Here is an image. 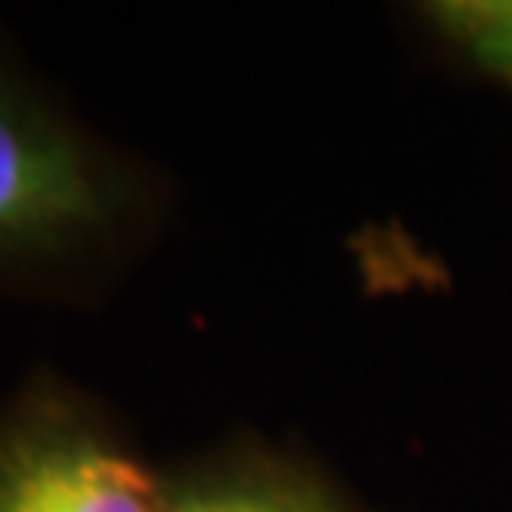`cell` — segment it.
<instances>
[{"instance_id": "cell-2", "label": "cell", "mask_w": 512, "mask_h": 512, "mask_svg": "<svg viewBox=\"0 0 512 512\" xmlns=\"http://www.w3.org/2000/svg\"><path fill=\"white\" fill-rule=\"evenodd\" d=\"M0 512H164V486L80 395L38 384L0 414Z\"/></svg>"}, {"instance_id": "cell-4", "label": "cell", "mask_w": 512, "mask_h": 512, "mask_svg": "<svg viewBox=\"0 0 512 512\" xmlns=\"http://www.w3.org/2000/svg\"><path fill=\"white\" fill-rule=\"evenodd\" d=\"M429 19L475 65L512 84V0H444Z\"/></svg>"}, {"instance_id": "cell-1", "label": "cell", "mask_w": 512, "mask_h": 512, "mask_svg": "<svg viewBox=\"0 0 512 512\" xmlns=\"http://www.w3.org/2000/svg\"><path fill=\"white\" fill-rule=\"evenodd\" d=\"M133 194L114 152L0 61V277L61 274L103 255Z\"/></svg>"}, {"instance_id": "cell-3", "label": "cell", "mask_w": 512, "mask_h": 512, "mask_svg": "<svg viewBox=\"0 0 512 512\" xmlns=\"http://www.w3.org/2000/svg\"><path fill=\"white\" fill-rule=\"evenodd\" d=\"M164 512H346L319 478L281 463H228L164 490Z\"/></svg>"}]
</instances>
